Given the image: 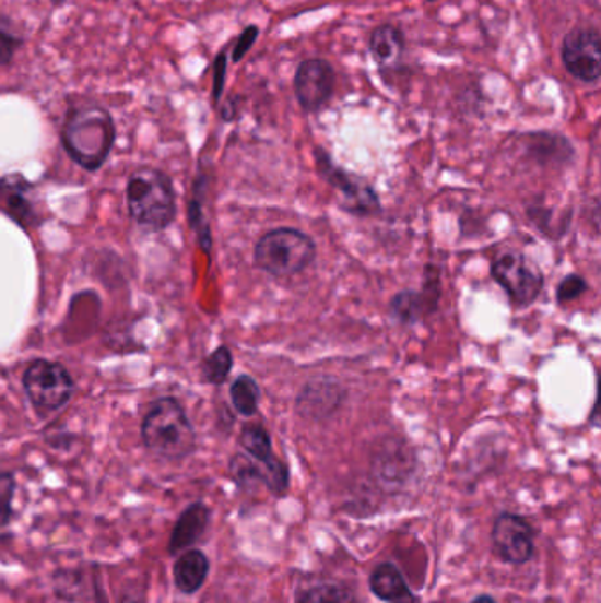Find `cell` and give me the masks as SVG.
<instances>
[{
    "instance_id": "1",
    "label": "cell",
    "mask_w": 601,
    "mask_h": 603,
    "mask_svg": "<svg viewBox=\"0 0 601 603\" xmlns=\"http://www.w3.org/2000/svg\"><path fill=\"white\" fill-rule=\"evenodd\" d=\"M60 138L76 165L96 172L105 165L114 146V119L106 108L96 103L73 106L66 115Z\"/></svg>"
},
{
    "instance_id": "2",
    "label": "cell",
    "mask_w": 601,
    "mask_h": 603,
    "mask_svg": "<svg viewBox=\"0 0 601 603\" xmlns=\"http://www.w3.org/2000/svg\"><path fill=\"white\" fill-rule=\"evenodd\" d=\"M142 439L154 456L166 461H184L197 450V430L174 398L157 399L152 404L142 422Z\"/></svg>"
},
{
    "instance_id": "3",
    "label": "cell",
    "mask_w": 601,
    "mask_h": 603,
    "mask_svg": "<svg viewBox=\"0 0 601 603\" xmlns=\"http://www.w3.org/2000/svg\"><path fill=\"white\" fill-rule=\"evenodd\" d=\"M128 211L143 228H168L177 215V197L168 175L155 168L137 169L126 188Z\"/></svg>"
},
{
    "instance_id": "4",
    "label": "cell",
    "mask_w": 601,
    "mask_h": 603,
    "mask_svg": "<svg viewBox=\"0 0 601 603\" xmlns=\"http://www.w3.org/2000/svg\"><path fill=\"white\" fill-rule=\"evenodd\" d=\"M316 243L300 229H270L255 246V265L273 277L295 275L316 260Z\"/></svg>"
},
{
    "instance_id": "5",
    "label": "cell",
    "mask_w": 601,
    "mask_h": 603,
    "mask_svg": "<svg viewBox=\"0 0 601 603\" xmlns=\"http://www.w3.org/2000/svg\"><path fill=\"white\" fill-rule=\"evenodd\" d=\"M492 280L496 281L517 309L533 306L542 295L545 277L540 267L522 252H505L492 261Z\"/></svg>"
},
{
    "instance_id": "6",
    "label": "cell",
    "mask_w": 601,
    "mask_h": 603,
    "mask_svg": "<svg viewBox=\"0 0 601 603\" xmlns=\"http://www.w3.org/2000/svg\"><path fill=\"white\" fill-rule=\"evenodd\" d=\"M315 159L319 177L338 191L344 211L356 217H373L381 212V200L370 184L335 165L323 149H315Z\"/></svg>"
},
{
    "instance_id": "7",
    "label": "cell",
    "mask_w": 601,
    "mask_h": 603,
    "mask_svg": "<svg viewBox=\"0 0 601 603\" xmlns=\"http://www.w3.org/2000/svg\"><path fill=\"white\" fill-rule=\"evenodd\" d=\"M23 389L39 413L57 412L73 393V378L57 362L37 358L23 375Z\"/></svg>"
},
{
    "instance_id": "8",
    "label": "cell",
    "mask_w": 601,
    "mask_h": 603,
    "mask_svg": "<svg viewBox=\"0 0 601 603\" xmlns=\"http://www.w3.org/2000/svg\"><path fill=\"white\" fill-rule=\"evenodd\" d=\"M347 401V389L332 376L307 381L295 399V412L310 422H328L341 412Z\"/></svg>"
},
{
    "instance_id": "9",
    "label": "cell",
    "mask_w": 601,
    "mask_h": 603,
    "mask_svg": "<svg viewBox=\"0 0 601 603\" xmlns=\"http://www.w3.org/2000/svg\"><path fill=\"white\" fill-rule=\"evenodd\" d=\"M492 544L497 553L511 565H525L533 558L534 535L525 517L502 513L492 528Z\"/></svg>"
},
{
    "instance_id": "10",
    "label": "cell",
    "mask_w": 601,
    "mask_h": 603,
    "mask_svg": "<svg viewBox=\"0 0 601 603\" xmlns=\"http://www.w3.org/2000/svg\"><path fill=\"white\" fill-rule=\"evenodd\" d=\"M563 62L575 79L597 82L601 74L600 34L592 28H575L563 42Z\"/></svg>"
},
{
    "instance_id": "11",
    "label": "cell",
    "mask_w": 601,
    "mask_h": 603,
    "mask_svg": "<svg viewBox=\"0 0 601 603\" xmlns=\"http://www.w3.org/2000/svg\"><path fill=\"white\" fill-rule=\"evenodd\" d=\"M439 297H441L439 274L434 267H428L424 288L420 292L419 289H404V292L393 295L390 300V315L399 323L411 327L436 312Z\"/></svg>"
},
{
    "instance_id": "12",
    "label": "cell",
    "mask_w": 601,
    "mask_h": 603,
    "mask_svg": "<svg viewBox=\"0 0 601 603\" xmlns=\"http://www.w3.org/2000/svg\"><path fill=\"white\" fill-rule=\"evenodd\" d=\"M240 447L246 456L258 462L269 471L270 490L273 494H283L290 485V470L278 456L273 453L272 438L269 430L261 424H247L241 427Z\"/></svg>"
},
{
    "instance_id": "13",
    "label": "cell",
    "mask_w": 601,
    "mask_h": 603,
    "mask_svg": "<svg viewBox=\"0 0 601 603\" xmlns=\"http://www.w3.org/2000/svg\"><path fill=\"white\" fill-rule=\"evenodd\" d=\"M333 83H335V74L327 60H306L296 71V99L302 108L310 114L321 110L332 97Z\"/></svg>"
},
{
    "instance_id": "14",
    "label": "cell",
    "mask_w": 601,
    "mask_h": 603,
    "mask_svg": "<svg viewBox=\"0 0 601 603\" xmlns=\"http://www.w3.org/2000/svg\"><path fill=\"white\" fill-rule=\"evenodd\" d=\"M33 194V184L22 174L4 175L0 179V205L11 215V220L27 229L34 228L42 221Z\"/></svg>"
},
{
    "instance_id": "15",
    "label": "cell",
    "mask_w": 601,
    "mask_h": 603,
    "mask_svg": "<svg viewBox=\"0 0 601 603\" xmlns=\"http://www.w3.org/2000/svg\"><path fill=\"white\" fill-rule=\"evenodd\" d=\"M210 517H212V510L205 503L197 501L189 505L175 522L169 535L168 553L177 556L178 553L189 551L192 545L200 542L209 528Z\"/></svg>"
},
{
    "instance_id": "16",
    "label": "cell",
    "mask_w": 601,
    "mask_h": 603,
    "mask_svg": "<svg viewBox=\"0 0 601 603\" xmlns=\"http://www.w3.org/2000/svg\"><path fill=\"white\" fill-rule=\"evenodd\" d=\"M413 453L405 441L399 438H387L379 444L378 452L374 453V470L382 481L402 482L413 470Z\"/></svg>"
},
{
    "instance_id": "17",
    "label": "cell",
    "mask_w": 601,
    "mask_h": 603,
    "mask_svg": "<svg viewBox=\"0 0 601 603\" xmlns=\"http://www.w3.org/2000/svg\"><path fill=\"white\" fill-rule=\"evenodd\" d=\"M370 591L387 603H419V596L410 590L401 570L393 563H381L374 568L369 579Z\"/></svg>"
},
{
    "instance_id": "18",
    "label": "cell",
    "mask_w": 601,
    "mask_h": 603,
    "mask_svg": "<svg viewBox=\"0 0 601 603\" xmlns=\"http://www.w3.org/2000/svg\"><path fill=\"white\" fill-rule=\"evenodd\" d=\"M210 561L198 548H189L178 556L174 565V582L180 593L195 594L209 577Z\"/></svg>"
},
{
    "instance_id": "19",
    "label": "cell",
    "mask_w": 601,
    "mask_h": 603,
    "mask_svg": "<svg viewBox=\"0 0 601 603\" xmlns=\"http://www.w3.org/2000/svg\"><path fill=\"white\" fill-rule=\"evenodd\" d=\"M528 154L537 159L540 165H561V163L571 161L574 149L569 145L568 140L563 137L533 134L529 138Z\"/></svg>"
},
{
    "instance_id": "20",
    "label": "cell",
    "mask_w": 601,
    "mask_h": 603,
    "mask_svg": "<svg viewBox=\"0 0 601 603\" xmlns=\"http://www.w3.org/2000/svg\"><path fill=\"white\" fill-rule=\"evenodd\" d=\"M370 51L374 59L378 60V64L382 68H390L397 64L404 51V36L399 28L392 25H381L374 31L370 37Z\"/></svg>"
},
{
    "instance_id": "21",
    "label": "cell",
    "mask_w": 601,
    "mask_h": 603,
    "mask_svg": "<svg viewBox=\"0 0 601 603\" xmlns=\"http://www.w3.org/2000/svg\"><path fill=\"white\" fill-rule=\"evenodd\" d=\"M205 174H198L197 182H195V191H192L191 203H189V224L197 234L198 244L201 249L210 255L212 249V234H210V224L205 215Z\"/></svg>"
},
{
    "instance_id": "22",
    "label": "cell",
    "mask_w": 601,
    "mask_h": 603,
    "mask_svg": "<svg viewBox=\"0 0 601 603\" xmlns=\"http://www.w3.org/2000/svg\"><path fill=\"white\" fill-rule=\"evenodd\" d=\"M229 399L238 415L251 418L260 410L261 389L255 378L240 375L229 387Z\"/></svg>"
},
{
    "instance_id": "23",
    "label": "cell",
    "mask_w": 601,
    "mask_h": 603,
    "mask_svg": "<svg viewBox=\"0 0 601 603\" xmlns=\"http://www.w3.org/2000/svg\"><path fill=\"white\" fill-rule=\"evenodd\" d=\"M232 369L233 355L228 346H219L201 364L203 378H205L207 383L214 385V387H221L224 381L228 380Z\"/></svg>"
},
{
    "instance_id": "24",
    "label": "cell",
    "mask_w": 601,
    "mask_h": 603,
    "mask_svg": "<svg viewBox=\"0 0 601 603\" xmlns=\"http://www.w3.org/2000/svg\"><path fill=\"white\" fill-rule=\"evenodd\" d=\"M85 590V576L76 568H60L54 574V591L57 599L76 602Z\"/></svg>"
},
{
    "instance_id": "25",
    "label": "cell",
    "mask_w": 601,
    "mask_h": 603,
    "mask_svg": "<svg viewBox=\"0 0 601 603\" xmlns=\"http://www.w3.org/2000/svg\"><path fill=\"white\" fill-rule=\"evenodd\" d=\"M296 603H358L355 594L341 584H318L302 593Z\"/></svg>"
},
{
    "instance_id": "26",
    "label": "cell",
    "mask_w": 601,
    "mask_h": 603,
    "mask_svg": "<svg viewBox=\"0 0 601 603\" xmlns=\"http://www.w3.org/2000/svg\"><path fill=\"white\" fill-rule=\"evenodd\" d=\"M14 493H16V481L13 473L10 471L0 473V531L8 528L13 519Z\"/></svg>"
},
{
    "instance_id": "27",
    "label": "cell",
    "mask_w": 601,
    "mask_h": 603,
    "mask_svg": "<svg viewBox=\"0 0 601 603\" xmlns=\"http://www.w3.org/2000/svg\"><path fill=\"white\" fill-rule=\"evenodd\" d=\"M23 45V37L14 33L4 16H0V66L11 64L14 54Z\"/></svg>"
},
{
    "instance_id": "28",
    "label": "cell",
    "mask_w": 601,
    "mask_h": 603,
    "mask_svg": "<svg viewBox=\"0 0 601 603\" xmlns=\"http://www.w3.org/2000/svg\"><path fill=\"white\" fill-rule=\"evenodd\" d=\"M588 281L584 280L582 275L568 274L565 280L557 284V304H566V302L577 300V298L582 297L584 293L588 292Z\"/></svg>"
},
{
    "instance_id": "29",
    "label": "cell",
    "mask_w": 601,
    "mask_h": 603,
    "mask_svg": "<svg viewBox=\"0 0 601 603\" xmlns=\"http://www.w3.org/2000/svg\"><path fill=\"white\" fill-rule=\"evenodd\" d=\"M256 36H258V28L249 27L246 33L238 37L237 46H235V50H233V60H235V62H238L241 57L246 56L247 50H249L252 43H255Z\"/></svg>"
},
{
    "instance_id": "30",
    "label": "cell",
    "mask_w": 601,
    "mask_h": 603,
    "mask_svg": "<svg viewBox=\"0 0 601 603\" xmlns=\"http://www.w3.org/2000/svg\"><path fill=\"white\" fill-rule=\"evenodd\" d=\"M224 74H226V57H224V54H221L217 60H215L214 69V92H212V96H214L215 103H217L219 97L223 94Z\"/></svg>"
},
{
    "instance_id": "31",
    "label": "cell",
    "mask_w": 601,
    "mask_h": 603,
    "mask_svg": "<svg viewBox=\"0 0 601 603\" xmlns=\"http://www.w3.org/2000/svg\"><path fill=\"white\" fill-rule=\"evenodd\" d=\"M119 603H145V588L142 586H129L122 591Z\"/></svg>"
},
{
    "instance_id": "32",
    "label": "cell",
    "mask_w": 601,
    "mask_h": 603,
    "mask_svg": "<svg viewBox=\"0 0 601 603\" xmlns=\"http://www.w3.org/2000/svg\"><path fill=\"white\" fill-rule=\"evenodd\" d=\"M94 596H96V603H108L105 590H103V582L97 574L94 576Z\"/></svg>"
},
{
    "instance_id": "33",
    "label": "cell",
    "mask_w": 601,
    "mask_h": 603,
    "mask_svg": "<svg viewBox=\"0 0 601 603\" xmlns=\"http://www.w3.org/2000/svg\"><path fill=\"white\" fill-rule=\"evenodd\" d=\"M471 603H496V600L488 596V594H480V596H476Z\"/></svg>"
},
{
    "instance_id": "34",
    "label": "cell",
    "mask_w": 601,
    "mask_h": 603,
    "mask_svg": "<svg viewBox=\"0 0 601 603\" xmlns=\"http://www.w3.org/2000/svg\"><path fill=\"white\" fill-rule=\"evenodd\" d=\"M431 2H433V0H431Z\"/></svg>"
}]
</instances>
